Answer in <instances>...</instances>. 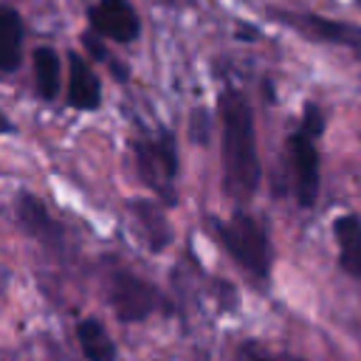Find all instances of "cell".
<instances>
[{
	"instance_id": "cell-1",
	"label": "cell",
	"mask_w": 361,
	"mask_h": 361,
	"mask_svg": "<svg viewBox=\"0 0 361 361\" xmlns=\"http://www.w3.org/2000/svg\"><path fill=\"white\" fill-rule=\"evenodd\" d=\"M217 118H220V158H223V192L243 203L251 200L259 186V152H257V130L248 99L226 87L217 96Z\"/></svg>"
},
{
	"instance_id": "cell-2",
	"label": "cell",
	"mask_w": 361,
	"mask_h": 361,
	"mask_svg": "<svg viewBox=\"0 0 361 361\" xmlns=\"http://www.w3.org/2000/svg\"><path fill=\"white\" fill-rule=\"evenodd\" d=\"M217 234L226 245V251L234 257L240 268H245L251 276L265 279L271 271V251H268V234L262 223L248 212H234L226 223L217 226Z\"/></svg>"
},
{
	"instance_id": "cell-3",
	"label": "cell",
	"mask_w": 361,
	"mask_h": 361,
	"mask_svg": "<svg viewBox=\"0 0 361 361\" xmlns=\"http://www.w3.org/2000/svg\"><path fill=\"white\" fill-rule=\"evenodd\" d=\"M135 166L141 180L166 203H175V175H178V152L175 138L161 133L158 138H141L133 144Z\"/></svg>"
},
{
	"instance_id": "cell-4",
	"label": "cell",
	"mask_w": 361,
	"mask_h": 361,
	"mask_svg": "<svg viewBox=\"0 0 361 361\" xmlns=\"http://www.w3.org/2000/svg\"><path fill=\"white\" fill-rule=\"evenodd\" d=\"M271 17H276L282 25L299 31L307 39L341 45V48H350V51L361 54V25H355V23L330 20V17L310 14V11H282V8H271Z\"/></svg>"
},
{
	"instance_id": "cell-5",
	"label": "cell",
	"mask_w": 361,
	"mask_h": 361,
	"mask_svg": "<svg viewBox=\"0 0 361 361\" xmlns=\"http://www.w3.org/2000/svg\"><path fill=\"white\" fill-rule=\"evenodd\" d=\"M107 293H110V305L121 322H141L158 307V290L147 279H141L130 271H116L110 276Z\"/></svg>"
},
{
	"instance_id": "cell-6",
	"label": "cell",
	"mask_w": 361,
	"mask_h": 361,
	"mask_svg": "<svg viewBox=\"0 0 361 361\" xmlns=\"http://www.w3.org/2000/svg\"><path fill=\"white\" fill-rule=\"evenodd\" d=\"M288 161H290V172H293V195L299 206H313L319 197V152H316V141L310 135H305L302 130H296L288 138Z\"/></svg>"
},
{
	"instance_id": "cell-7",
	"label": "cell",
	"mask_w": 361,
	"mask_h": 361,
	"mask_svg": "<svg viewBox=\"0 0 361 361\" xmlns=\"http://www.w3.org/2000/svg\"><path fill=\"white\" fill-rule=\"evenodd\" d=\"M87 20L96 34L121 45L133 42L141 34V20L130 0H99L96 6H90Z\"/></svg>"
},
{
	"instance_id": "cell-8",
	"label": "cell",
	"mask_w": 361,
	"mask_h": 361,
	"mask_svg": "<svg viewBox=\"0 0 361 361\" xmlns=\"http://www.w3.org/2000/svg\"><path fill=\"white\" fill-rule=\"evenodd\" d=\"M68 62V104L76 110H96L102 104V85L96 71L79 54H71Z\"/></svg>"
},
{
	"instance_id": "cell-9",
	"label": "cell",
	"mask_w": 361,
	"mask_h": 361,
	"mask_svg": "<svg viewBox=\"0 0 361 361\" xmlns=\"http://www.w3.org/2000/svg\"><path fill=\"white\" fill-rule=\"evenodd\" d=\"M17 217H20L23 228H25L34 240L45 243L48 248H59V245H62V228H59V223L48 214V209L42 206L39 197H34V195H20Z\"/></svg>"
},
{
	"instance_id": "cell-10",
	"label": "cell",
	"mask_w": 361,
	"mask_h": 361,
	"mask_svg": "<svg viewBox=\"0 0 361 361\" xmlns=\"http://www.w3.org/2000/svg\"><path fill=\"white\" fill-rule=\"evenodd\" d=\"M333 234L338 243V265L361 279V220L355 214H344L333 223Z\"/></svg>"
},
{
	"instance_id": "cell-11",
	"label": "cell",
	"mask_w": 361,
	"mask_h": 361,
	"mask_svg": "<svg viewBox=\"0 0 361 361\" xmlns=\"http://www.w3.org/2000/svg\"><path fill=\"white\" fill-rule=\"evenodd\" d=\"M130 212L135 214V220H138V226H141L149 248L152 251H164L169 245V240H172L169 220H166L164 209L158 203H152V200H138L135 197V200H130Z\"/></svg>"
},
{
	"instance_id": "cell-12",
	"label": "cell",
	"mask_w": 361,
	"mask_h": 361,
	"mask_svg": "<svg viewBox=\"0 0 361 361\" xmlns=\"http://www.w3.org/2000/svg\"><path fill=\"white\" fill-rule=\"evenodd\" d=\"M23 59V17L0 6V71H14Z\"/></svg>"
},
{
	"instance_id": "cell-13",
	"label": "cell",
	"mask_w": 361,
	"mask_h": 361,
	"mask_svg": "<svg viewBox=\"0 0 361 361\" xmlns=\"http://www.w3.org/2000/svg\"><path fill=\"white\" fill-rule=\"evenodd\" d=\"M76 338L87 361H116V344L99 319H82L76 324Z\"/></svg>"
},
{
	"instance_id": "cell-14",
	"label": "cell",
	"mask_w": 361,
	"mask_h": 361,
	"mask_svg": "<svg viewBox=\"0 0 361 361\" xmlns=\"http://www.w3.org/2000/svg\"><path fill=\"white\" fill-rule=\"evenodd\" d=\"M34 85L42 99H56L59 93V56L54 48L39 45L34 51Z\"/></svg>"
},
{
	"instance_id": "cell-15",
	"label": "cell",
	"mask_w": 361,
	"mask_h": 361,
	"mask_svg": "<svg viewBox=\"0 0 361 361\" xmlns=\"http://www.w3.org/2000/svg\"><path fill=\"white\" fill-rule=\"evenodd\" d=\"M299 130H302L305 135H310L313 141L322 135V130H324V116H322L319 104H313V102H307V104H305V113H302V124H299Z\"/></svg>"
},
{
	"instance_id": "cell-16",
	"label": "cell",
	"mask_w": 361,
	"mask_h": 361,
	"mask_svg": "<svg viewBox=\"0 0 361 361\" xmlns=\"http://www.w3.org/2000/svg\"><path fill=\"white\" fill-rule=\"evenodd\" d=\"M209 130H212L209 113L200 110V107H195L192 116H189V135H192V141H195V144H206V141H209Z\"/></svg>"
},
{
	"instance_id": "cell-17",
	"label": "cell",
	"mask_w": 361,
	"mask_h": 361,
	"mask_svg": "<svg viewBox=\"0 0 361 361\" xmlns=\"http://www.w3.org/2000/svg\"><path fill=\"white\" fill-rule=\"evenodd\" d=\"M234 361H290V358L276 355V353H268V350H259L257 344H243L237 350V358Z\"/></svg>"
},
{
	"instance_id": "cell-18",
	"label": "cell",
	"mask_w": 361,
	"mask_h": 361,
	"mask_svg": "<svg viewBox=\"0 0 361 361\" xmlns=\"http://www.w3.org/2000/svg\"><path fill=\"white\" fill-rule=\"evenodd\" d=\"M11 130H14V124H11V121H8V118L0 113V133H11Z\"/></svg>"
},
{
	"instance_id": "cell-19",
	"label": "cell",
	"mask_w": 361,
	"mask_h": 361,
	"mask_svg": "<svg viewBox=\"0 0 361 361\" xmlns=\"http://www.w3.org/2000/svg\"><path fill=\"white\" fill-rule=\"evenodd\" d=\"M161 3H166V6H180L183 0H161Z\"/></svg>"
}]
</instances>
